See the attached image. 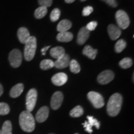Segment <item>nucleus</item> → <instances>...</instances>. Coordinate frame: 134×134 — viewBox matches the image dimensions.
Returning a JSON list of instances; mask_svg holds the SVG:
<instances>
[{
    "label": "nucleus",
    "mask_w": 134,
    "mask_h": 134,
    "mask_svg": "<svg viewBox=\"0 0 134 134\" xmlns=\"http://www.w3.org/2000/svg\"><path fill=\"white\" fill-rule=\"evenodd\" d=\"M70 62V59L69 55L65 53L61 58L57 59L56 61L54 62V66L59 68V69L66 68L67 66H69Z\"/></svg>",
    "instance_id": "nucleus-12"
},
{
    "label": "nucleus",
    "mask_w": 134,
    "mask_h": 134,
    "mask_svg": "<svg viewBox=\"0 0 134 134\" xmlns=\"http://www.w3.org/2000/svg\"><path fill=\"white\" fill-rule=\"evenodd\" d=\"M70 69L72 73H78L81 70V67L78 62L76 60H72L69 63Z\"/></svg>",
    "instance_id": "nucleus-24"
},
{
    "label": "nucleus",
    "mask_w": 134,
    "mask_h": 134,
    "mask_svg": "<svg viewBox=\"0 0 134 134\" xmlns=\"http://www.w3.org/2000/svg\"><path fill=\"white\" fill-rule=\"evenodd\" d=\"M115 19L119 27L125 29L130 24V19L128 15L123 10H119L115 13Z\"/></svg>",
    "instance_id": "nucleus-4"
},
{
    "label": "nucleus",
    "mask_w": 134,
    "mask_h": 134,
    "mask_svg": "<svg viewBox=\"0 0 134 134\" xmlns=\"http://www.w3.org/2000/svg\"><path fill=\"white\" fill-rule=\"evenodd\" d=\"M132 64H133V61L131 58L126 57L123 58L120 61L119 65L121 68H124V69H127V68H130L132 66Z\"/></svg>",
    "instance_id": "nucleus-27"
},
{
    "label": "nucleus",
    "mask_w": 134,
    "mask_h": 134,
    "mask_svg": "<svg viewBox=\"0 0 134 134\" xmlns=\"http://www.w3.org/2000/svg\"><path fill=\"white\" fill-rule=\"evenodd\" d=\"M50 134H53V133H50Z\"/></svg>",
    "instance_id": "nucleus-42"
},
{
    "label": "nucleus",
    "mask_w": 134,
    "mask_h": 134,
    "mask_svg": "<svg viewBox=\"0 0 134 134\" xmlns=\"http://www.w3.org/2000/svg\"><path fill=\"white\" fill-rule=\"evenodd\" d=\"M23 56L19 50H13L9 55V61L13 68H18L21 65Z\"/></svg>",
    "instance_id": "nucleus-7"
},
{
    "label": "nucleus",
    "mask_w": 134,
    "mask_h": 134,
    "mask_svg": "<svg viewBox=\"0 0 134 134\" xmlns=\"http://www.w3.org/2000/svg\"><path fill=\"white\" fill-rule=\"evenodd\" d=\"M83 109L80 105H77L70 111V114L72 117H79L83 114Z\"/></svg>",
    "instance_id": "nucleus-25"
},
{
    "label": "nucleus",
    "mask_w": 134,
    "mask_h": 134,
    "mask_svg": "<svg viewBox=\"0 0 134 134\" xmlns=\"http://www.w3.org/2000/svg\"><path fill=\"white\" fill-rule=\"evenodd\" d=\"M93 8L91 6H86V7L84 8L83 10V12H82V14L84 16H88L89 15H90L93 13Z\"/></svg>",
    "instance_id": "nucleus-33"
},
{
    "label": "nucleus",
    "mask_w": 134,
    "mask_h": 134,
    "mask_svg": "<svg viewBox=\"0 0 134 134\" xmlns=\"http://www.w3.org/2000/svg\"><path fill=\"white\" fill-rule=\"evenodd\" d=\"M48 10L47 8L44 7V6H40L37 8L34 13V16L37 19H42L43 17L46 16L47 14Z\"/></svg>",
    "instance_id": "nucleus-21"
},
{
    "label": "nucleus",
    "mask_w": 134,
    "mask_h": 134,
    "mask_svg": "<svg viewBox=\"0 0 134 134\" xmlns=\"http://www.w3.org/2000/svg\"><path fill=\"white\" fill-rule=\"evenodd\" d=\"M102 1H104L105 3H107L108 5L113 8H115L117 6V3L115 0H102Z\"/></svg>",
    "instance_id": "nucleus-35"
},
{
    "label": "nucleus",
    "mask_w": 134,
    "mask_h": 134,
    "mask_svg": "<svg viewBox=\"0 0 134 134\" xmlns=\"http://www.w3.org/2000/svg\"><path fill=\"white\" fill-rule=\"evenodd\" d=\"M38 4L41 5V6L48 8L52 4L53 0H38Z\"/></svg>",
    "instance_id": "nucleus-31"
},
{
    "label": "nucleus",
    "mask_w": 134,
    "mask_h": 134,
    "mask_svg": "<svg viewBox=\"0 0 134 134\" xmlns=\"http://www.w3.org/2000/svg\"><path fill=\"white\" fill-rule=\"evenodd\" d=\"M108 31L110 38L113 41L117 40L121 35V30L120 28L114 24H110L108 26Z\"/></svg>",
    "instance_id": "nucleus-13"
},
{
    "label": "nucleus",
    "mask_w": 134,
    "mask_h": 134,
    "mask_svg": "<svg viewBox=\"0 0 134 134\" xmlns=\"http://www.w3.org/2000/svg\"><path fill=\"white\" fill-rule=\"evenodd\" d=\"M80 1H86V0H80Z\"/></svg>",
    "instance_id": "nucleus-39"
},
{
    "label": "nucleus",
    "mask_w": 134,
    "mask_h": 134,
    "mask_svg": "<svg viewBox=\"0 0 134 134\" xmlns=\"http://www.w3.org/2000/svg\"><path fill=\"white\" fill-rule=\"evenodd\" d=\"M72 26V23L69 20L64 19L62 20L58 23L57 27V31L59 32H67Z\"/></svg>",
    "instance_id": "nucleus-17"
},
{
    "label": "nucleus",
    "mask_w": 134,
    "mask_h": 134,
    "mask_svg": "<svg viewBox=\"0 0 134 134\" xmlns=\"http://www.w3.org/2000/svg\"><path fill=\"white\" fill-rule=\"evenodd\" d=\"M83 125L84 128H85V130H86V132H88V133H91L92 132H93V129H92V127L90 124H89L88 122L85 121L83 124Z\"/></svg>",
    "instance_id": "nucleus-34"
},
{
    "label": "nucleus",
    "mask_w": 134,
    "mask_h": 134,
    "mask_svg": "<svg viewBox=\"0 0 134 134\" xmlns=\"http://www.w3.org/2000/svg\"><path fill=\"white\" fill-rule=\"evenodd\" d=\"M2 134H12V124L9 120H6L3 124L1 130Z\"/></svg>",
    "instance_id": "nucleus-22"
},
{
    "label": "nucleus",
    "mask_w": 134,
    "mask_h": 134,
    "mask_svg": "<svg viewBox=\"0 0 134 134\" xmlns=\"http://www.w3.org/2000/svg\"><path fill=\"white\" fill-rule=\"evenodd\" d=\"M68 80V76L65 73H58L53 75L52 78V82L56 86H62Z\"/></svg>",
    "instance_id": "nucleus-10"
},
{
    "label": "nucleus",
    "mask_w": 134,
    "mask_h": 134,
    "mask_svg": "<svg viewBox=\"0 0 134 134\" xmlns=\"http://www.w3.org/2000/svg\"><path fill=\"white\" fill-rule=\"evenodd\" d=\"M114 78V74L110 70H105L98 76V81L101 85H106L112 81Z\"/></svg>",
    "instance_id": "nucleus-8"
},
{
    "label": "nucleus",
    "mask_w": 134,
    "mask_h": 134,
    "mask_svg": "<svg viewBox=\"0 0 134 134\" xmlns=\"http://www.w3.org/2000/svg\"><path fill=\"white\" fill-rule=\"evenodd\" d=\"M75 0H65V1L66 2V3H73Z\"/></svg>",
    "instance_id": "nucleus-38"
},
{
    "label": "nucleus",
    "mask_w": 134,
    "mask_h": 134,
    "mask_svg": "<svg viewBox=\"0 0 134 134\" xmlns=\"http://www.w3.org/2000/svg\"><path fill=\"white\" fill-rule=\"evenodd\" d=\"M88 119V124L91 126L93 127V126H95L98 129H99L100 127V122L98 121L96 119H95L94 117L93 116H88L87 117Z\"/></svg>",
    "instance_id": "nucleus-30"
},
{
    "label": "nucleus",
    "mask_w": 134,
    "mask_h": 134,
    "mask_svg": "<svg viewBox=\"0 0 134 134\" xmlns=\"http://www.w3.org/2000/svg\"><path fill=\"white\" fill-rule=\"evenodd\" d=\"M63 100V95L60 91H57L53 94L51 98V107L53 109H58L61 106Z\"/></svg>",
    "instance_id": "nucleus-9"
},
{
    "label": "nucleus",
    "mask_w": 134,
    "mask_h": 134,
    "mask_svg": "<svg viewBox=\"0 0 134 134\" xmlns=\"http://www.w3.org/2000/svg\"><path fill=\"white\" fill-rule=\"evenodd\" d=\"M0 134H2V133H1V130H0Z\"/></svg>",
    "instance_id": "nucleus-40"
},
{
    "label": "nucleus",
    "mask_w": 134,
    "mask_h": 134,
    "mask_svg": "<svg viewBox=\"0 0 134 134\" xmlns=\"http://www.w3.org/2000/svg\"><path fill=\"white\" fill-rule=\"evenodd\" d=\"M88 98L95 108L99 109L104 105L103 97L97 92L90 91L88 94Z\"/></svg>",
    "instance_id": "nucleus-6"
},
{
    "label": "nucleus",
    "mask_w": 134,
    "mask_h": 134,
    "mask_svg": "<svg viewBox=\"0 0 134 134\" xmlns=\"http://www.w3.org/2000/svg\"><path fill=\"white\" fill-rule=\"evenodd\" d=\"M90 37V31L86 27H82L80 30L77 37V43L79 45H83Z\"/></svg>",
    "instance_id": "nucleus-15"
},
{
    "label": "nucleus",
    "mask_w": 134,
    "mask_h": 134,
    "mask_svg": "<svg viewBox=\"0 0 134 134\" xmlns=\"http://www.w3.org/2000/svg\"><path fill=\"white\" fill-rule=\"evenodd\" d=\"M122 104V97L120 94L115 93L110 97L107 105V111L112 117L116 116L119 113Z\"/></svg>",
    "instance_id": "nucleus-1"
},
{
    "label": "nucleus",
    "mask_w": 134,
    "mask_h": 134,
    "mask_svg": "<svg viewBox=\"0 0 134 134\" xmlns=\"http://www.w3.org/2000/svg\"><path fill=\"white\" fill-rule=\"evenodd\" d=\"M49 48H50V46H47V47H45L44 48H42L41 49V52L42 53V55H46V51H47L48 49Z\"/></svg>",
    "instance_id": "nucleus-36"
},
{
    "label": "nucleus",
    "mask_w": 134,
    "mask_h": 134,
    "mask_svg": "<svg viewBox=\"0 0 134 134\" xmlns=\"http://www.w3.org/2000/svg\"><path fill=\"white\" fill-rule=\"evenodd\" d=\"M50 53L53 58L55 59H58L65 54V51L64 48L62 47H55L51 48Z\"/></svg>",
    "instance_id": "nucleus-18"
},
{
    "label": "nucleus",
    "mask_w": 134,
    "mask_h": 134,
    "mask_svg": "<svg viewBox=\"0 0 134 134\" xmlns=\"http://www.w3.org/2000/svg\"><path fill=\"white\" fill-rule=\"evenodd\" d=\"M49 109L47 106H43L38 110L36 115V119L38 122H43L46 121L48 117Z\"/></svg>",
    "instance_id": "nucleus-11"
},
{
    "label": "nucleus",
    "mask_w": 134,
    "mask_h": 134,
    "mask_svg": "<svg viewBox=\"0 0 134 134\" xmlns=\"http://www.w3.org/2000/svg\"><path fill=\"white\" fill-rule=\"evenodd\" d=\"M75 134H78V133H75Z\"/></svg>",
    "instance_id": "nucleus-41"
},
{
    "label": "nucleus",
    "mask_w": 134,
    "mask_h": 134,
    "mask_svg": "<svg viewBox=\"0 0 134 134\" xmlns=\"http://www.w3.org/2000/svg\"><path fill=\"white\" fill-rule=\"evenodd\" d=\"M19 124L22 130L26 132L34 131L36 126L35 119L31 112L24 110L19 115Z\"/></svg>",
    "instance_id": "nucleus-2"
},
{
    "label": "nucleus",
    "mask_w": 134,
    "mask_h": 134,
    "mask_svg": "<svg viewBox=\"0 0 134 134\" xmlns=\"http://www.w3.org/2000/svg\"><path fill=\"white\" fill-rule=\"evenodd\" d=\"M127 46V43L124 40L120 39L115 45V50L117 53H120L125 49Z\"/></svg>",
    "instance_id": "nucleus-26"
},
{
    "label": "nucleus",
    "mask_w": 134,
    "mask_h": 134,
    "mask_svg": "<svg viewBox=\"0 0 134 134\" xmlns=\"http://www.w3.org/2000/svg\"><path fill=\"white\" fill-rule=\"evenodd\" d=\"M37 92L36 89H31L27 94L26 96V109L29 112H32L36 106Z\"/></svg>",
    "instance_id": "nucleus-5"
},
{
    "label": "nucleus",
    "mask_w": 134,
    "mask_h": 134,
    "mask_svg": "<svg viewBox=\"0 0 134 134\" xmlns=\"http://www.w3.org/2000/svg\"><path fill=\"white\" fill-rule=\"evenodd\" d=\"M37 48V40L34 36L31 37L25 43L24 48V58L27 61H31L34 57Z\"/></svg>",
    "instance_id": "nucleus-3"
},
{
    "label": "nucleus",
    "mask_w": 134,
    "mask_h": 134,
    "mask_svg": "<svg viewBox=\"0 0 134 134\" xmlns=\"http://www.w3.org/2000/svg\"><path fill=\"white\" fill-rule=\"evenodd\" d=\"M40 66L41 69L43 70L50 69L54 66V62H53L52 60L45 59L41 62Z\"/></svg>",
    "instance_id": "nucleus-23"
},
{
    "label": "nucleus",
    "mask_w": 134,
    "mask_h": 134,
    "mask_svg": "<svg viewBox=\"0 0 134 134\" xmlns=\"http://www.w3.org/2000/svg\"><path fill=\"white\" fill-rule=\"evenodd\" d=\"M24 90V85L22 83L17 84L11 88L10 91V96L11 98H16L19 97L21 94Z\"/></svg>",
    "instance_id": "nucleus-16"
},
{
    "label": "nucleus",
    "mask_w": 134,
    "mask_h": 134,
    "mask_svg": "<svg viewBox=\"0 0 134 134\" xmlns=\"http://www.w3.org/2000/svg\"><path fill=\"white\" fill-rule=\"evenodd\" d=\"M98 53V50L94 49L90 46H86L83 50V55H86L91 60H94L96 58V56Z\"/></svg>",
    "instance_id": "nucleus-20"
},
{
    "label": "nucleus",
    "mask_w": 134,
    "mask_h": 134,
    "mask_svg": "<svg viewBox=\"0 0 134 134\" xmlns=\"http://www.w3.org/2000/svg\"><path fill=\"white\" fill-rule=\"evenodd\" d=\"M3 93V86L1 85V84H0V96H1V95Z\"/></svg>",
    "instance_id": "nucleus-37"
},
{
    "label": "nucleus",
    "mask_w": 134,
    "mask_h": 134,
    "mask_svg": "<svg viewBox=\"0 0 134 134\" xmlns=\"http://www.w3.org/2000/svg\"><path fill=\"white\" fill-rule=\"evenodd\" d=\"M10 108L9 105L5 103H0V115H4L9 113Z\"/></svg>",
    "instance_id": "nucleus-29"
},
{
    "label": "nucleus",
    "mask_w": 134,
    "mask_h": 134,
    "mask_svg": "<svg viewBox=\"0 0 134 134\" xmlns=\"http://www.w3.org/2000/svg\"><path fill=\"white\" fill-rule=\"evenodd\" d=\"M97 26H98V23L96 21H91L86 25V28L89 31H93L96 29Z\"/></svg>",
    "instance_id": "nucleus-32"
},
{
    "label": "nucleus",
    "mask_w": 134,
    "mask_h": 134,
    "mask_svg": "<svg viewBox=\"0 0 134 134\" xmlns=\"http://www.w3.org/2000/svg\"><path fill=\"white\" fill-rule=\"evenodd\" d=\"M60 10L58 8H55L54 9L52 10L51 13H50V19L52 22H56L59 19L60 16Z\"/></svg>",
    "instance_id": "nucleus-28"
},
{
    "label": "nucleus",
    "mask_w": 134,
    "mask_h": 134,
    "mask_svg": "<svg viewBox=\"0 0 134 134\" xmlns=\"http://www.w3.org/2000/svg\"><path fill=\"white\" fill-rule=\"evenodd\" d=\"M73 36L72 33L70 32H59L57 36V39L59 42H68L72 41Z\"/></svg>",
    "instance_id": "nucleus-19"
},
{
    "label": "nucleus",
    "mask_w": 134,
    "mask_h": 134,
    "mask_svg": "<svg viewBox=\"0 0 134 134\" xmlns=\"http://www.w3.org/2000/svg\"><path fill=\"white\" fill-rule=\"evenodd\" d=\"M18 37L20 42L26 43L31 37L30 33L26 27H20L18 31Z\"/></svg>",
    "instance_id": "nucleus-14"
}]
</instances>
